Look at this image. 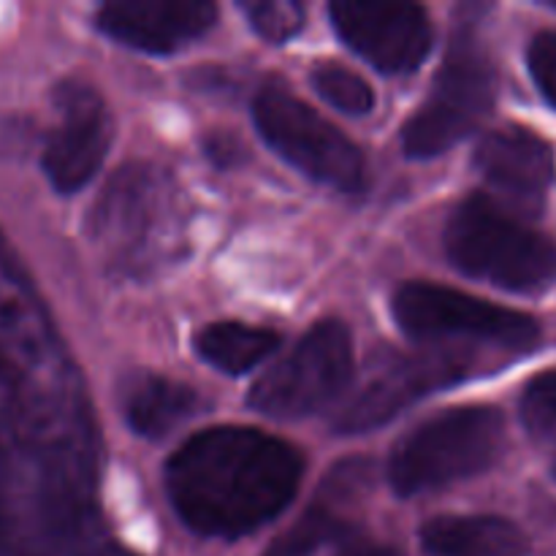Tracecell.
Listing matches in <instances>:
<instances>
[{
    "instance_id": "obj_1",
    "label": "cell",
    "mask_w": 556,
    "mask_h": 556,
    "mask_svg": "<svg viewBox=\"0 0 556 556\" xmlns=\"http://www.w3.org/2000/svg\"><path fill=\"white\" fill-rule=\"evenodd\" d=\"M302 472V454L282 440L253 427H215L172 456L166 486L190 530L239 538L291 505Z\"/></svg>"
},
{
    "instance_id": "obj_2",
    "label": "cell",
    "mask_w": 556,
    "mask_h": 556,
    "mask_svg": "<svg viewBox=\"0 0 556 556\" xmlns=\"http://www.w3.org/2000/svg\"><path fill=\"white\" fill-rule=\"evenodd\" d=\"M445 250L456 269L514 293L546 291L556 282V244L483 195L451 215Z\"/></svg>"
},
{
    "instance_id": "obj_3",
    "label": "cell",
    "mask_w": 556,
    "mask_h": 556,
    "mask_svg": "<svg viewBox=\"0 0 556 556\" xmlns=\"http://www.w3.org/2000/svg\"><path fill=\"white\" fill-rule=\"evenodd\" d=\"M505 421L494 407H454L429 418L400 440L389 462V481L402 497L451 486L497 462Z\"/></svg>"
},
{
    "instance_id": "obj_4",
    "label": "cell",
    "mask_w": 556,
    "mask_h": 556,
    "mask_svg": "<svg viewBox=\"0 0 556 556\" xmlns=\"http://www.w3.org/2000/svg\"><path fill=\"white\" fill-rule=\"evenodd\" d=\"M497 96V74L472 33H456L440 65L432 96L407 119L402 144L410 157H434L470 136Z\"/></svg>"
},
{
    "instance_id": "obj_5",
    "label": "cell",
    "mask_w": 556,
    "mask_h": 556,
    "mask_svg": "<svg viewBox=\"0 0 556 556\" xmlns=\"http://www.w3.org/2000/svg\"><path fill=\"white\" fill-rule=\"evenodd\" d=\"M253 119L266 144L315 182L345 193H356L367 182L362 150L282 87L269 85L255 96Z\"/></svg>"
},
{
    "instance_id": "obj_6",
    "label": "cell",
    "mask_w": 556,
    "mask_h": 556,
    "mask_svg": "<svg viewBox=\"0 0 556 556\" xmlns=\"http://www.w3.org/2000/svg\"><path fill=\"white\" fill-rule=\"evenodd\" d=\"M353 375L351 331L340 320H320L286 358L261 375L250 407L269 418H304L342 394Z\"/></svg>"
},
{
    "instance_id": "obj_7",
    "label": "cell",
    "mask_w": 556,
    "mask_h": 556,
    "mask_svg": "<svg viewBox=\"0 0 556 556\" xmlns=\"http://www.w3.org/2000/svg\"><path fill=\"white\" fill-rule=\"evenodd\" d=\"M391 307L402 331L418 340L465 337V340L492 342L510 351H527L541 337V329L530 315L497 307L486 299L432 286V282L402 286L394 293Z\"/></svg>"
},
{
    "instance_id": "obj_8",
    "label": "cell",
    "mask_w": 556,
    "mask_h": 556,
    "mask_svg": "<svg viewBox=\"0 0 556 556\" xmlns=\"http://www.w3.org/2000/svg\"><path fill=\"white\" fill-rule=\"evenodd\" d=\"M331 22L342 41L383 74H407L432 49V22L413 3H331Z\"/></svg>"
},
{
    "instance_id": "obj_9",
    "label": "cell",
    "mask_w": 556,
    "mask_h": 556,
    "mask_svg": "<svg viewBox=\"0 0 556 556\" xmlns=\"http://www.w3.org/2000/svg\"><path fill=\"white\" fill-rule=\"evenodd\" d=\"M112 141V117L90 85L65 81L58 90V125L43 147V172L58 193H74L92 179Z\"/></svg>"
},
{
    "instance_id": "obj_10",
    "label": "cell",
    "mask_w": 556,
    "mask_h": 556,
    "mask_svg": "<svg viewBox=\"0 0 556 556\" xmlns=\"http://www.w3.org/2000/svg\"><path fill=\"white\" fill-rule=\"evenodd\" d=\"M462 372L459 364L445 358H413V356H389L380 367L369 375L367 383L348 400L342 413L337 416L334 429L345 434L367 432L391 421L402 407L416 402L427 391L448 383Z\"/></svg>"
},
{
    "instance_id": "obj_11",
    "label": "cell",
    "mask_w": 556,
    "mask_h": 556,
    "mask_svg": "<svg viewBox=\"0 0 556 556\" xmlns=\"http://www.w3.org/2000/svg\"><path fill=\"white\" fill-rule=\"evenodd\" d=\"M215 16L206 0H117L98 11V27L134 49L166 54L204 36Z\"/></svg>"
},
{
    "instance_id": "obj_12",
    "label": "cell",
    "mask_w": 556,
    "mask_h": 556,
    "mask_svg": "<svg viewBox=\"0 0 556 556\" xmlns=\"http://www.w3.org/2000/svg\"><path fill=\"white\" fill-rule=\"evenodd\" d=\"M476 168L500 193L530 206H541L556 174L552 147L525 128L489 134L478 144Z\"/></svg>"
},
{
    "instance_id": "obj_13",
    "label": "cell",
    "mask_w": 556,
    "mask_h": 556,
    "mask_svg": "<svg viewBox=\"0 0 556 556\" xmlns=\"http://www.w3.org/2000/svg\"><path fill=\"white\" fill-rule=\"evenodd\" d=\"M421 543L432 556H527L525 532L500 516H440L424 525Z\"/></svg>"
},
{
    "instance_id": "obj_14",
    "label": "cell",
    "mask_w": 556,
    "mask_h": 556,
    "mask_svg": "<svg viewBox=\"0 0 556 556\" xmlns=\"http://www.w3.org/2000/svg\"><path fill=\"white\" fill-rule=\"evenodd\" d=\"M199 410V394L190 386L161 375H141L125 394V418L141 438H163Z\"/></svg>"
},
{
    "instance_id": "obj_15",
    "label": "cell",
    "mask_w": 556,
    "mask_h": 556,
    "mask_svg": "<svg viewBox=\"0 0 556 556\" xmlns=\"http://www.w3.org/2000/svg\"><path fill=\"white\" fill-rule=\"evenodd\" d=\"M193 345L199 356L220 372L244 375L277 351L280 337L264 326L210 324L195 334Z\"/></svg>"
},
{
    "instance_id": "obj_16",
    "label": "cell",
    "mask_w": 556,
    "mask_h": 556,
    "mask_svg": "<svg viewBox=\"0 0 556 556\" xmlns=\"http://www.w3.org/2000/svg\"><path fill=\"white\" fill-rule=\"evenodd\" d=\"M351 521L345 516L334 514L326 505H315L309 508L291 530L282 532L264 556H315V552L326 546V543L345 541L351 535Z\"/></svg>"
},
{
    "instance_id": "obj_17",
    "label": "cell",
    "mask_w": 556,
    "mask_h": 556,
    "mask_svg": "<svg viewBox=\"0 0 556 556\" xmlns=\"http://www.w3.org/2000/svg\"><path fill=\"white\" fill-rule=\"evenodd\" d=\"M313 85L324 101L345 114H369L375 106V92L367 81L351 68L337 63H324L313 71Z\"/></svg>"
},
{
    "instance_id": "obj_18",
    "label": "cell",
    "mask_w": 556,
    "mask_h": 556,
    "mask_svg": "<svg viewBox=\"0 0 556 556\" xmlns=\"http://www.w3.org/2000/svg\"><path fill=\"white\" fill-rule=\"evenodd\" d=\"M250 25L266 38V41H288L296 36L304 25V5L293 0H255V3L242 5Z\"/></svg>"
},
{
    "instance_id": "obj_19",
    "label": "cell",
    "mask_w": 556,
    "mask_h": 556,
    "mask_svg": "<svg viewBox=\"0 0 556 556\" xmlns=\"http://www.w3.org/2000/svg\"><path fill=\"white\" fill-rule=\"evenodd\" d=\"M521 421L532 434L556 429V369L535 375L521 394Z\"/></svg>"
},
{
    "instance_id": "obj_20",
    "label": "cell",
    "mask_w": 556,
    "mask_h": 556,
    "mask_svg": "<svg viewBox=\"0 0 556 556\" xmlns=\"http://www.w3.org/2000/svg\"><path fill=\"white\" fill-rule=\"evenodd\" d=\"M527 63H530V74L535 79L538 90L543 92L548 103L556 106V30L538 33L532 38Z\"/></svg>"
},
{
    "instance_id": "obj_21",
    "label": "cell",
    "mask_w": 556,
    "mask_h": 556,
    "mask_svg": "<svg viewBox=\"0 0 556 556\" xmlns=\"http://www.w3.org/2000/svg\"><path fill=\"white\" fill-rule=\"evenodd\" d=\"M206 152H210V157L217 166H231V163H237L239 155H242V147H239L237 139H231V136H212V139L206 141Z\"/></svg>"
},
{
    "instance_id": "obj_22",
    "label": "cell",
    "mask_w": 556,
    "mask_h": 556,
    "mask_svg": "<svg viewBox=\"0 0 556 556\" xmlns=\"http://www.w3.org/2000/svg\"><path fill=\"white\" fill-rule=\"evenodd\" d=\"M340 556H402L396 548L378 546V543H353Z\"/></svg>"
},
{
    "instance_id": "obj_23",
    "label": "cell",
    "mask_w": 556,
    "mask_h": 556,
    "mask_svg": "<svg viewBox=\"0 0 556 556\" xmlns=\"http://www.w3.org/2000/svg\"><path fill=\"white\" fill-rule=\"evenodd\" d=\"M546 5H552V9L556 11V0H546Z\"/></svg>"
},
{
    "instance_id": "obj_24",
    "label": "cell",
    "mask_w": 556,
    "mask_h": 556,
    "mask_svg": "<svg viewBox=\"0 0 556 556\" xmlns=\"http://www.w3.org/2000/svg\"><path fill=\"white\" fill-rule=\"evenodd\" d=\"M554 478H556V462H554Z\"/></svg>"
}]
</instances>
